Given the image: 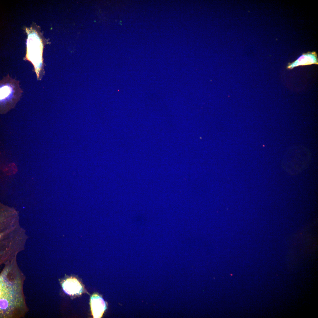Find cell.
<instances>
[{
  "label": "cell",
  "mask_w": 318,
  "mask_h": 318,
  "mask_svg": "<svg viewBox=\"0 0 318 318\" xmlns=\"http://www.w3.org/2000/svg\"><path fill=\"white\" fill-rule=\"evenodd\" d=\"M90 306L92 314L94 318H101L106 309L105 301L97 294H94L91 297Z\"/></svg>",
  "instance_id": "obj_5"
},
{
  "label": "cell",
  "mask_w": 318,
  "mask_h": 318,
  "mask_svg": "<svg viewBox=\"0 0 318 318\" xmlns=\"http://www.w3.org/2000/svg\"><path fill=\"white\" fill-rule=\"evenodd\" d=\"M19 82L12 79L9 74L0 82L1 112L4 113L13 108L20 99L23 92Z\"/></svg>",
  "instance_id": "obj_3"
},
{
  "label": "cell",
  "mask_w": 318,
  "mask_h": 318,
  "mask_svg": "<svg viewBox=\"0 0 318 318\" xmlns=\"http://www.w3.org/2000/svg\"><path fill=\"white\" fill-rule=\"evenodd\" d=\"M312 160V154L306 147L297 145L289 148L284 154L281 162L282 168L289 174L296 175L306 170Z\"/></svg>",
  "instance_id": "obj_2"
},
{
  "label": "cell",
  "mask_w": 318,
  "mask_h": 318,
  "mask_svg": "<svg viewBox=\"0 0 318 318\" xmlns=\"http://www.w3.org/2000/svg\"><path fill=\"white\" fill-rule=\"evenodd\" d=\"M312 64H318L317 55L315 51L303 53L297 59L292 63H288L286 68L292 69L298 66Z\"/></svg>",
  "instance_id": "obj_4"
},
{
  "label": "cell",
  "mask_w": 318,
  "mask_h": 318,
  "mask_svg": "<svg viewBox=\"0 0 318 318\" xmlns=\"http://www.w3.org/2000/svg\"><path fill=\"white\" fill-rule=\"evenodd\" d=\"M63 290L69 295H79L82 291V287L78 280L74 278H69L65 280L62 284Z\"/></svg>",
  "instance_id": "obj_6"
},
{
  "label": "cell",
  "mask_w": 318,
  "mask_h": 318,
  "mask_svg": "<svg viewBox=\"0 0 318 318\" xmlns=\"http://www.w3.org/2000/svg\"><path fill=\"white\" fill-rule=\"evenodd\" d=\"M0 277V309L1 314L10 315L23 304L20 282L16 284V279H9L6 269Z\"/></svg>",
  "instance_id": "obj_1"
}]
</instances>
